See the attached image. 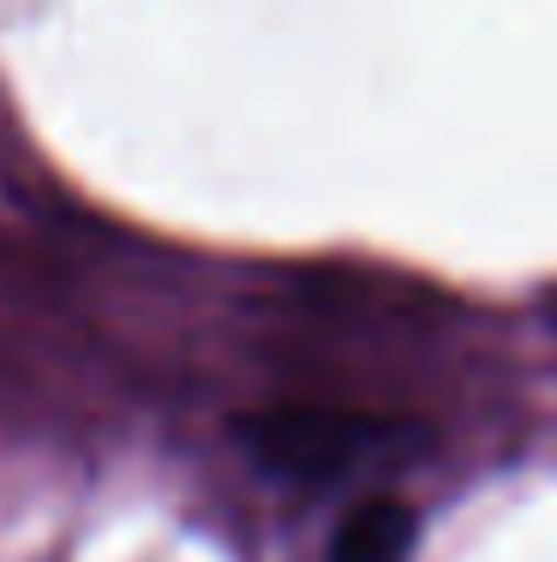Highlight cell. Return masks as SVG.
<instances>
[{"instance_id": "cell-1", "label": "cell", "mask_w": 557, "mask_h": 562, "mask_svg": "<svg viewBox=\"0 0 557 562\" xmlns=\"http://www.w3.org/2000/svg\"><path fill=\"white\" fill-rule=\"evenodd\" d=\"M383 443H390V425L342 407H264L241 419V449L270 479H294V485L342 479Z\"/></svg>"}, {"instance_id": "cell-2", "label": "cell", "mask_w": 557, "mask_h": 562, "mask_svg": "<svg viewBox=\"0 0 557 562\" xmlns=\"http://www.w3.org/2000/svg\"><path fill=\"white\" fill-rule=\"evenodd\" d=\"M414 551V515L396 497H366L330 539V562H408Z\"/></svg>"}]
</instances>
